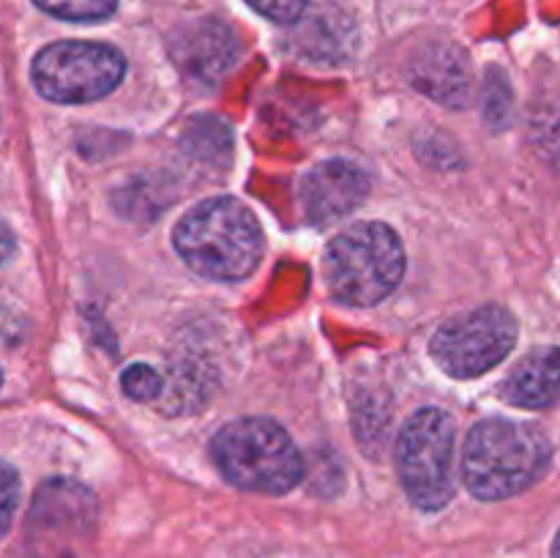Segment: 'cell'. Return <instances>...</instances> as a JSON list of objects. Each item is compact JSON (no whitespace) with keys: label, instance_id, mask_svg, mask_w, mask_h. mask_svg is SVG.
<instances>
[{"label":"cell","instance_id":"obj_1","mask_svg":"<svg viewBox=\"0 0 560 558\" xmlns=\"http://www.w3.org/2000/svg\"><path fill=\"white\" fill-rule=\"evenodd\" d=\"M175 249L206 279L238 282L262 257V233L255 213L233 197H211L175 224Z\"/></svg>","mask_w":560,"mask_h":558},{"label":"cell","instance_id":"obj_2","mask_svg":"<svg viewBox=\"0 0 560 558\" xmlns=\"http://www.w3.org/2000/svg\"><path fill=\"white\" fill-rule=\"evenodd\" d=\"M550 441L534 425L512 419L479 421L468 432L463 452V479L481 501H501L545 476Z\"/></svg>","mask_w":560,"mask_h":558},{"label":"cell","instance_id":"obj_3","mask_svg":"<svg viewBox=\"0 0 560 558\" xmlns=\"http://www.w3.org/2000/svg\"><path fill=\"white\" fill-rule=\"evenodd\" d=\"M405 274L399 235L383 222H359L328 244L323 282L348 306H372L394 293Z\"/></svg>","mask_w":560,"mask_h":558},{"label":"cell","instance_id":"obj_4","mask_svg":"<svg viewBox=\"0 0 560 558\" xmlns=\"http://www.w3.org/2000/svg\"><path fill=\"white\" fill-rule=\"evenodd\" d=\"M211 454L224 479L249 492L279 496L293 490L304 474L293 438L277 421L260 416L224 425L213 435Z\"/></svg>","mask_w":560,"mask_h":558},{"label":"cell","instance_id":"obj_5","mask_svg":"<svg viewBox=\"0 0 560 558\" xmlns=\"http://www.w3.org/2000/svg\"><path fill=\"white\" fill-rule=\"evenodd\" d=\"M454 441H457V427L441 408H421L399 432V479L410 501L424 512H435L452 501Z\"/></svg>","mask_w":560,"mask_h":558},{"label":"cell","instance_id":"obj_6","mask_svg":"<svg viewBox=\"0 0 560 558\" xmlns=\"http://www.w3.org/2000/svg\"><path fill=\"white\" fill-rule=\"evenodd\" d=\"M126 60L109 44L58 42L33 60L38 93L58 104H85L104 98L124 80Z\"/></svg>","mask_w":560,"mask_h":558},{"label":"cell","instance_id":"obj_7","mask_svg":"<svg viewBox=\"0 0 560 558\" xmlns=\"http://www.w3.org/2000/svg\"><path fill=\"white\" fill-rule=\"evenodd\" d=\"M98 507L74 479L55 476L36 490L27 514V542L38 558H74L93 539Z\"/></svg>","mask_w":560,"mask_h":558},{"label":"cell","instance_id":"obj_8","mask_svg":"<svg viewBox=\"0 0 560 558\" xmlns=\"http://www.w3.org/2000/svg\"><path fill=\"white\" fill-rule=\"evenodd\" d=\"M517 321L503 306H479L454 317L432 337V359L452 377H476L490 372L512 353Z\"/></svg>","mask_w":560,"mask_h":558},{"label":"cell","instance_id":"obj_9","mask_svg":"<svg viewBox=\"0 0 560 558\" xmlns=\"http://www.w3.org/2000/svg\"><path fill=\"white\" fill-rule=\"evenodd\" d=\"M370 195V178L364 170L345 159L315 164L301 178L299 200L306 222L328 228L348 213H353Z\"/></svg>","mask_w":560,"mask_h":558},{"label":"cell","instance_id":"obj_10","mask_svg":"<svg viewBox=\"0 0 560 558\" xmlns=\"http://www.w3.org/2000/svg\"><path fill=\"white\" fill-rule=\"evenodd\" d=\"M170 55L191 82L217 85L241 58L235 33L219 20H191L170 36Z\"/></svg>","mask_w":560,"mask_h":558},{"label":"cell","instance_id":"obj_11","mask_svg":"<svg viewBox=\"0 0 560 558\" xmlns=\"http://www.w3.org/2000/svg\"><path fill=\"white\" fill-rule=\"evenodd\" d=\"M284 49L293 58L306 60V63L337 66L353 58L355 49V27L348 14L320 5V9L301 14L293 22L290 33L284 36Z\"/></svg>","mask_w":560,"mask_h":558},{"label":"cell","instance_id":"obj_12","mask_svg":"<svg viewBox=\"0 0 560 558\" xmlns=\"http://www.w3.org/2000/svg\"><path fill=\"white\" fill-rule=\"evenodd\" d=\"M410 80L424 96L446 107H465L474 96L468 55L457 44L432 42L419 49L410 60Z\"/></svg>","mask_w":560,"mask_h":558},{"label":"cell","instance_id":"obj_13","mask_svg":"<svg viewBox=\"0 0 560 558\" xmlns=\"http://www.w3.org/2000/svg\"><path fill=\"white\" fill-rule=\"evenodd\" d=\"M501 394L517 408H547L560 399V348H539L525 356L503 381Z\"/></svg>","mask_w":560,"mask_h":558},{"label":"cell","instance_id":"obj_14","mask_svg":"<svg viewBox=\"0 0 560 558\" xmlns=\"http://www.w3.org/2000/svg\"><path fill=\"white\" fill-rule=\"evenodd\" d=\"M180 146L189 153L191 159L206 164L224 162L233 151V131L228 129V124L211 115H200V118H191L189 126L180 135Z\"/></svg>","mask_w":560,"mask_h":558},{"label":"cell","instance_id":"obj_15","mask_svg":"<svg viewBox=\"0 0 560 558\" xmlns=\"http://www.w3.org/2000/svg\"><path fill=\"white\" fill-rule=\"evenodd\" d=\"M159 399L164 408H170L167 414H189V410L195 414L206 399V383L195 367H175L173 377H170L167 388H162Z\"/></svg>","mask_w":560,"mask_h":558},{"label":"cell","instance_id":"obj_16","mask_svg":"<svg viewBox=\"0 0 560 558\" xmlns=\"http://www.w3.org/2000/svg\"><path fill=\"white\" fill-rule=\"evenodd\" d=\"M33 3L47 14L69 22L107 20L118 9V0H33Z\"/></svg>","mask_w":560,"mask_h":558},{"label":"cell","instance_id":"obj_17","mask_svg":"<svg viewBox=\"0 0 560 558\" xmlns=\"http://www.w3.org/2000/svg\"><path fill=\"white\" fill-rule=\"evenodd\" d=\"M514 96L506 74L501 69H490L485 82V118L490 120L492 129H506L512 120Z\"/></svg>","mask_w":560,"mask_h":558},{"label":"cell","instance_id":"obj_18","mask_svg":"<svg viewBox=\"0 0 560 558\" xmlns=\"http://www.w3.org/2000/svg\"><path fill=\"white\" fill-rule=\"evenodd\" d=\"M120 386H124L126 397L137 399V403H148V399H159L164 381L153 367L148 364H131L120 375Z\"/></svg>","mask_w":560,"mask_h":558},{"label":"cell","instance_id":"obj_19","mask_svg":"<svg viewBox=\"0 0 560 558\" xmlns=\"http://www.w3.org/2000/svg\"><path fill=\"white\" fill-rule=\"evenodd\" d=\"M16 503H20V476L9 463H0V539L9 534Z\"/></svg>","mask_w":560,"mask_h":558},{"label":"cell","instance_id":"obj_20","mask_svg":"<svg viewBox=\"0 0 560 558\" xmlns=\"http://www.w3.org/2000/svg\"><path fill=\"white\" fill-rule=\"evenodd\" d=\"M246 3L268 20L284 22V25H293L310 9V0H246Z\"/></svg>","mask_w":560,"mask_h":558},{"label":"cell","instance_id":"obj_21","mask_svg":"<svg viewBox=\"0 0 560 558\" xmlns=\"http://www.w3.org/2000/svg\"><path fill=\"white\" fill-rule=\"evenodd\" d=\"M14 246H16L14 233H11L9 224H5L3 219H0V266H3V263L9 260L11 255H14Z\"/></svg>","mask_w":560,"mask_h":558},{"label":"cell","instance_id":"obj_22","mask_svg":"<svg viewBox=\"0 0 560 558\" xmlns=\"http://www.w3.org/2000/svg\"><path fill=\"white\" fill-rule=\"evenodd\" d=\"M552 558H560V531L556 536V545H552Z\"/></svg>","mask_w":560,"mask_h":558},{"label":"cell","instance_id":"obj_23","mask_svg":"<svg viewBox=\"0 0 560 558\" xmlns=\"http://www.w3.org/2000/svg\"><path fill=\"white\" fill-rule=\"evenodd\" d=\"M0 383H3V372H0Z\"/></svg>","mask_w":560,"mask_h":558}]
</instances>
